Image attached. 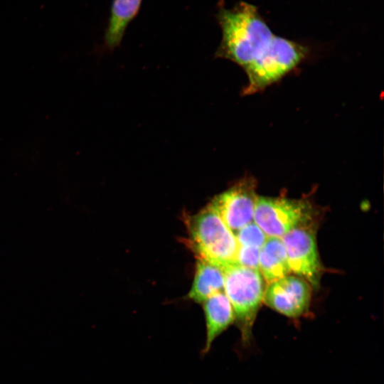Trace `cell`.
I'll use <instances>...</instances> for the list:
<instances>
[{"label":"cell","instance_id":"obj_6","mask_svg":"<svg viewBox=\"0 0 384 384\" xmlns=\"http://www.w3.org/2000/svg\"><path fill=\"white\" fill-rule=\"evenodd\" d=\"M256 181L246 177L215 196L210 203L228 228L235 234L240 228L253 221Z\"/></svg>","mask_w":384,"mask_h":384},{"label":"cell","instance_id":"obj_5","mask_svg":"<svg viewBox=\"0 0 384 384\" xmlns=\"http://www.w3.org/2000/svg\"><path fill=\"white\" fill-rule=\"evenodd\" d=\"M304 46L287 39L278 50L245 72L248 83L242 95H252L265 90L295 68L306 56Z\"/></svg>","mask_w":384,"mask_h":384},{"label":"cell","instance_id":"obj_4","mask_svg":"<svg viewBox=\"0 0 384 384\" xmlns=\"http://www.w3.org/2000/svg\"><path fill=\"white\" fill-rule=\"evenodd\" d=\"M311 219V207L302 200L258 196L255 202L253 221L267 237L282 238Z\"/></svg>","mask_w":384,"mask_h":384},{"label":"cell","instance_id":"obj_1","mask_svg":"<svg viewBox=\"0 0 384 384\" xmlns=\"http://www.w3.org/2000/svg\"><path fill=\"white\" fill-rule=\"evenodd\" d=\"M217 16L222 39L215 57L231 60L244 71L272 55L286 39L274 34L257 8L247 2L221 7Z\"/></svg>","mask_w":384,"mask_h":384},{"label":"cell","instance_id":"obj_8","mask_svg":"<svg viewBox=\"0 0 384 384\" xmlns=\"http://www.w3.org/2000/svg\"><path fill=\"white\" fill-rule=\"evenodd\" d=\"M311 288L307 282L296 276H285L265 287L263 302L277 312L291 318L308 311Z\"/></svg>","mask_w":384,"mask_h":384},{"label":"cell","instance_id":"obj_12","mask_svg":"<svg viewBox=\"0 0 384 384\" xmlns=\"http://www.w3.org/2000/svg\"><path fill=\"white\" fill-rule=\"evenodd\" d=\"M142 1L113 0L105 35L107 48L113 49L120 44L126 28L139 12Z\"/></svg>","mask_w":384,"mask_h":384},{"label":"cell","instance_id":"obj_11","mask_svg":"<svg viewBox=\"0 0 384 384\" xmlns=\"http://www.w3.org/2000/svg\"><path fill=\"white\" fill-rule=\"evenodd\" d=\"M259 271L267 284L292 272L281 238L267 237L260 249Z\"/></svg>","mask_w":384,"mask_h":384},{"label":"cell","instance_id":"obj_2","mask_svg":"<svg viewBox=\"0 0 384 384\" xmlns=\"http://www.w3.org/2000/svg\"><path fill=\"white\" fill-rule=\"evenodd\" d=\"M190 236L188 246L196 257H203L223 270L237 264L239 245L235 234L209 203L186 218Z\"/></svg>","mask_w":384,"mask_h":384},{"label":"cell","instance_id":"obj_3","mask_svg":"<svg viewBox=\"0 0 384 384\" xmlns=\"http://www.w3.org/2000/svg\"><path fill=\"white\" fill-rule=\"evenodd\" d=\"M224 272V292L233 306L241 343L247 347L252 341L253 325L263 301L264 278L259 270L239 265H231Z\"/></svg>","mask_w":384,"mask_h":384},{"label":"cell","instance_id":"obj_9","mask_svg":"<svg viewBox=\"0 0 384 384\" xmlns=\"http://www.w3.org/2000/svg\"><path fill=\"white\" fill-rule=\"evenodd\" d=\"M206 334L201 355L208 353L218 336L235 321L233 306L224 291L214 294L202 304Z\"/></svg>","mask_w":384,"mask_h":384},{"label":"cell","instance_id":"obj_14","mask_svg":"<svg viewBox=\"0 0 384 384\" xmlns=\"http://www.w3.org/2000/svg\"><path fill=\"white\" fill-rule=\"evenodd\" d=\"M260 249L250 246H239L236 258L237 264L259 270Z\"/></svg>","mask_w":384,"mask_h":384},{"label":"cell","instance_id":"obj_10","mask_svg":"<svg viewBox=\"0 0 384 384\" xmlns=\"http://www.w3.org/2000/svg\"><path fill=\"white\" fill-rule=\"evenodd\" d=\"M196 270L188 299L202 304L210 296L224 291L225 272L208 260L196 257Z\"/></svg>","mask_w":384,"mask_h":384},{"label":"cell","instance_id":"obj_13","mask_svg":"<svg viewBox=\"0 0 384 384\" xmlns=\"http://www.w3.org/2000/svg\"><path fill=\"white\" fill-rule=\"evenodd\" d=\"M235 235L239 246H250L258 248L262 247L267 238V235L254 221L243 226Z\"/></svg>","mask_w":384,"mask_h":384},{"label":"cell","instance_id":"obj_7","mask_svg":"<svg viewBox=\"0 0 384 384\" xmlns=\"http://www.w3.org/2000/svg\"><path fill=\"white\" fill-rule=\"evenodd\" d=\"M291 272L305 278L313 286L319 282L321 265L314 231L310 223L294 228L281 238Z\"/></svg>","mask_w":384,"mask_h":384}]
</instances>
